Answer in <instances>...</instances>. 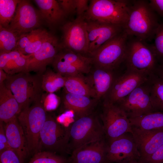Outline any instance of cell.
I'll return each instance as SVG.
<instances>
[{"label": "cell", "instance_id": "1", "mask_svg": "<svg viewBox=\"0 0 163 163\" xmlns=\"http://www.w3.org/2000/svg\"><path fill=\"white\" fill-rule=\"evenodd\" d=\"M128 14V19L123 27L129 36L146 42L154 39L160 21L149 1L131 0Z\"/></svg>", "mask_w": 163, "mask_h": 163}, {"label": "cell", "instance_id": "2", "mask_svg": "<svg viewBox=\"0 0 163 163\" xmlns=\"http://www.w3.org/2000/svg\"><path fill=\"white\" fill-rule=\"evenodd\" d=\"M47 116L39 99L23 110L17 117L25 138L29 155L38 152L40 147V133Z\"/></svg>", "mask_w": 163, "mask_h": 163}, {"label": "cell", "instance_id": "3", "mask_svg": "<svg viewBox=\"0 0 163 163\" xmlns=\"http://www.w3.org/2000/svg\"><path fill=\"white\" fill-rule=\"evenodd\" d=\"M131 0H92L83 17L86 21L123 25L128 18Z\"/></svg>", "mask_w": 163, "mask_h": 163}, {"label": "cell", "instance_id": "4", "mask_svg": "<svg viewBox=\"0 0 163 163\" xmlns=\"http://www.w3.org/2000/svg\"><path fill=\"white\" fill-rule=\"evenodd\" d=\"M125 62L126 68L149 75L155 73L159 64L152 44L129 35Z\"/></svg>", "mask_w": 163, "mask_h": 163}, {"label": "cell", "instance_id": "5", "mask_svg": "<svg viewBox=\"0 0 163 163\" xmlns=\"http://www.w3.org/2000/svg\"><path fill=\"white\" fill-rule=\"evenodd\" d=\"M18 102L21 111L30 103L40 99L41 76L33 75L28 72L8 75L4 82Z\"/></svg>", "mask_w": 163, "mask_h": 163}, {"label": "cell", "instance_id": "6", "mask_svg": "<svg viewBox=\"0 0 163 163\" xmlns=\"http://www.w3.org/2000/svg\"><path fill=\"white\" fill-rule=\"evenodd\" d=\"M68 128L69 148L72 152L103 139L105 136L102 123L93 113L76 119Z\"/></svg>", "mask_w": 163, "mask_h": 163}, {"label": "cell", "instance_id": "7", "mask_svg": "<svg viewBox=\"0 0 163 163\" xmlns=\"http://www.w3.org/2000/svg\"><path fill=\"white\" fill-rule=\"evenodd\" d=\"M128 35L124 29L106 43L90 56L93 65L115 70L125 62Z\"/></svg>", "mask_w": 163, "mask_h": 163}, {"label": "cell", "instance_id": "8", "mask_svg": "<svg viewBox=\"0 0 163 163\" xmlns=\"http://www.w3.org/2000/svg\"><path fill=\"white\" fill-rule=\"evenodd\" d=\"M101 116L105 137L109 142L131 133L132 126L129 119L117 105L104 101Z\"/></svg>", "mask_w": 163, "mask_h": 163}, {"label": "cell", "instance_id": "9", "mask_svg": "<svg viewBox=\"0 0 163 163\" xmlns=\"http://www.w3.org/2000/svg\"><path fill=\"white\" fill-rule=\"evenodd\" d=\"M115 104L123 110L129 118L139 117L154 112L149 78Z\"/></svg>", "mask_w": 163, "mask_h": 163}, {"label": "cell", "instance_id": "10", "mask_svg": "<svg viewBox=\"0 0 163 163\" xmlns=\"http://www.w3.org/2000/svg\"><path fill=\"white\" fill-rule=\"evenodd\" d=\"M40 146L55 153L68 152L69 128H65L54 118L48 116L40 134Z\"/></svg>", "mask_w": 163, "mask_h": 163}, {"label": "cell", "instance_id": "11", "mask_svg": "<svg viewBox=\"0 0 163 163\" xmlns=\"http://www.w3.org/2000/svg\"><path fill=\"white\" fill-rule=\"evenodd\" d=\"M149 75L126 68L123 74L116 77L110 90L104 98V101L117 104L137 87L147 81Z\"/></svg>", "mask_w": 163, "mask_h": 163}, {"label": "cell", "instance_id": "12", "mask_svg": "<svg viewBox=\"0 0 163 163\" xmlns=\"http://www.w3.org/2000/svg\"><path fill=\"white\" fill-rule=\"evenodd\" d=\"M62 30L63 48L82 55L88 54L86 22L83 17L67 22Z\"/></svg>", "mask_w": 163, "mask_h": 163}, {"label": "cell", "instance_id": "13", "mask_svg": "<svg viewBox=\"0 0 163 163\" xmlns=\"http://www.w3.org/2000/svg\"><path fill=\"white\" fill-rule=\"evenodd\" d=\"M140 155L136 143L131 134L126 133L109 142L107 144V162L128 163L139 161Z\"/></svg>", "mask_w": 163, "mask_h": 163}, {"label": "cell", "instance_id": "14", "mask_svg": "<svg viewBox=\"0 0 163 163\" xmlns=\"http://www.w3.org/2000/svg\"><path fill=\"white\" fill-rule=\"evenodd\" d=\"M41 17L38 11L27 0H21L18 4L14 16L8 30L20 37L37 29L40 25Z\"/></svg>", "mask_w": 163, "mask_h": 163}, {"label": "cell", "instance_id": "15", "mask_svg": "<svg viewBox=\"0 0 163 163\" xmlns=\"http://www.w3.org/2000/svg\"><path fill=\"white\" fill-rule=\"evenodd\" d=\"M62 48L57 37L51 34L37 51L28 55V64L25 72L34 71L40 74L43 73L45 72L46 66L52 64Z\"/></svg>", "mask_w": 163, "mask_h": 163}, {"label": "cell", "instance_id": "16", "mask_svg": "<svg viewBox=\"0 0 163 163\" xmlns=\"http://www.w3.org/2000/svg\"><path fill=\"white\" fill-rule=\"evenodd\" d=\"M140 155L139 161L149 158L163 144V128L145 130L132 126L130 133Z\"/></svg>", "mask_w": 163, "mask_h": 163}, {"label": "cell", "instance_id": "17", "mask_svg": "<svg viewBox=\"0 0 163 163\" xmlns=\"http://www.w3.org/2000/svg\"><path fill=\"white\" fill-rule=\"evenodd\" d=\"M85 21L88 40V53L90 56L102 45L124 29L123 25Z\"/></svg>", "mask_w": 163, "mask_h": 163}, {"label": "cell", "instance_id": "18", "mask_svg": "<svg viewBox=\"0 0 163 163\" xmlns=\"http://www.w3.org/2000/svg\"><path fill=\"white\" fill-rule=\"evenodd\" d=\"M107 144L102 139L73 150L69 163H106Z\"/></svg>", "mask_w": 163, "mask_h": 163}, {"label": "cell", "instance_id": "19", "mask_svg": "<svg viewBox=\"0 0 163 163\" xmlns=\"http://www.w3.org/2000/svg\"><path fill=\"white\" fill-rule=\"evenodd\" d=\"M115 71L93 65L88 77L85 78L94 91L97 100L104 98L110 90L117 77Z\"/></svg>", "mask_w": 163, "mask_h": 163}, {"label": "cell", "instance_id": "20", "mask_svg": "<svg viewBox=\"0 0 163 163\" xmlns=\"http://www.w3.org/2000/svg\"><path fill=\"white\" fill-rule=\"evenodd\" d=\"M5 123L4 128L10 148L17 154L24 163L29 155L24 135L17 117Z\"/></svg>", "mask_w": 163, "mask_h": 163}, {"label": "cell", "instance_id": "21", "mask_svg": "<svg viewBox=\"0 0 163 163\" xmlns=\"http://www.w3.org/2000/svg\"><path fill=\"white\" fill-rule=\"evenodd\" d=\"M98 100L96 98L66 92L63 98L65 108L73 111L76 119L93 113Z\"/></svg>", "mask_w": 163, "mask_h": 163}, {"label": "cell", "instance_id": "22", "mask_svg": "<svg viewBox=\"0 0 163 163\" xmlns=\"http://www.w3.org/2000/svg\"><path fill=\"white\" fill-rule=\"evenodd\" d=\"M21 111L12 92L4 82L0 83V121L6 123L17 117Z\"/></svg>", "mask_w": 163, "mask_h": 163}, {"label": "cell", "instance_id": "23", "mask_svg": "<svg viewBox=\"0 0 163 163\" xmlns=\"http://www.w3.org/2000/svg\"><path fill=\"white\" fill-rule=\"evenodd\" d=\"M28 56L15 50L8 53H0V69L8 75L25 72Z\"/></svg>", "mask_w": 163, "mask_h": 163}, {"label": "cell", "instance_id": "24", "mask_svg": "<svg viewBox=\"0 0 163 163\" xmlns=\"http://www.w3.org/2000/svg\"><path fill=\"white\" fill-rule=\"evenodd\" d=\"M41 18L49 24L54 25L62 21L66 17L57 0H35Z\"/></svg>", "mask_w": 163, "mask_h": 163}, {"label": "cell", "instance_id": "25", "mask_svg": "<svg viewBox=\"0 0 163 163\" xmlns=\"http://www.w3.org/2000/svg\"><path fill=\"white\" fill-rule=\"evenodd\" d=\"M65 77L66 92L96 99L94 91L82 75Z\"/></svg>", "mask_w": 163, "mask_h": 163}, {"label": "cell", "instance_id": "26", "mask_svg": "<svg viewBox=\"0 0 163 163\" xmlns=\"http://www.w3.org/2000/svg\"><path fill=\"white\" fill-rule=\"evenodd\" d=\"M129 119L132 126L141 129L152 130L163 128V112H151Z\"/></svg>", "mask_w": 163, "mask_h": 163}, {"label": "cell", "instance_id": "27", "mask_svg": "<svg viewBox=\"0 0 163 163\" xmlns=\"http://www.w3.org/2000/svg\"><path fill=\"white\" fill-rule=\"evenodd\" d=\"M57 54L62 58L78 68L82 73L88 74L93 66L92 59L87 56L62 48Z\"/></svg>", "mask_w": 163, "mask_h": 163}, {"label": "cell", "instance_id": "28", "mask_svg": "<svg viewBox=\"0 0 163 163\" xmlns=\"http://www.w3.org/2000/svg\"><path fill=\"white\" fill-rule=\"evenodd\" d=\"M151 97L155 112H163V82L154 73L150 75Z\"/></svg>", "mask_w": 163, "mask_h": 163}, {"label": "cell", "instance_id": "29", "mask_svg": "<svg viewBox=\"0 0 163 163\" xmlns=\"http://www.w3.org/2000/svg\"><path fill=\"white\" fill-rule=\"evenodd\" d=\"M41 76L42 89L50 93L54 92L64 87L65 77L51 70H48Z\"/></svg>", "mask_w": 163, "mask_h": 163}, {"label": "cell", "instance_id": "30", "mask_svg": "<svg viewBox=\"0 0 163 163\" xmlns=\"http://www.w3.org/2000/svg\"><path fill=\"white\" fill-rule=\"evenodd\" d=\"M21 0H0V25L8 29Z\"/></svg>", "mask_w": 163, "mask_h": 163}, {"label": "cell", "instance_id": "31", "mask_svg": "<svg viewBox=\"0 0 163 163\" xmlns=\"http://www.w3.org/2000/svg\"><path fill=\"white\" fill-rule=\"evenodd\" d=\"M19 38L15 33L0 25V53L15 50Z\"/></svg>", "mask_w": 163, "mask_h": 163}, {"label": "cell", "instance_id": "32", "mask_svg": "<svg viewBox=\"0 0 163 163\" xmlns=\"http://www.w3.org/2000/svg\"><path fill=\"white\" fill-rule=\"evenodd\" d=\"M52 64L56 72L64 77L83 74L78 68L62 58L57 54Z\"/></svg>", "mask_w": 163, "mask_h": 163}, {"label": "cell", "instance_id": "33", "mask_svg": "<svg viewBox=\"0 0 163 163\" xmlns=\"http://www.w3.org/2000/svg\"><path fill=\"white\" fill-rule=\"evenodd\" d=\"M64 157L50 151L38 152L35 153L28 163H67Z\"/></svg>", "mask_w": 163, "mask_h": 163}, {"label": "cell", "instance_id": "34", "mask_svg": "<svg viewBox=\"0 0 163 163\" xmlns=\"http://www.w3.org/2000/svg\"><path fill=\"white\" fill-rule=\"evenodd\" d=\"M51 34L45 29H41L37 35L21 52L25 55L31 54L37 51Z\"/></svg>", "mask_w": 163, "mask_h": 163}, {"label": "cell", "instance_id": "35", "mask_svg": "<svg viewBox=\"0 0 163 163\" xmlns=\"http://www.w3.org/2000/svg\"><path fill=\"white\" fill-rule=\"evenodd\" d=\"M152 44L159 64L163 62V20L160 21Z\"/></svg>", "mask_w": 163, "mask_h": 163}, {"label": "cell", "instance_id": "36", "mask_svg": "<svg viewBox=\"0 0 163 163\" xmlns=\"http://www.w3.org/2000/svg\"><path fill=\"white\" fill-rule=\"evenodd\" d=\"M41 29L38 28L21 36L17 43L15 50L21 53L31 40L37 35Z\"/></svg>", "mask_w": 163, "mask_h": 163}, {"label": "cell", "instance_id": "37", "mask_svg": "<svg viewBox=\"0 0 163 163\" xmlns=\"http://www.w3.org/2000/svg\"><path fill=\"white\" fill-rule=\"evenodd\" d=\"M0 163H22L17 154L11 149L0 152Z\"/></svg>", "mask_w": 163, "mask_h": 163}, {"label": "cell", "instance_id": "38", "mask_svg": "<svg viewBox=\"0 0 163 163\" xmlns=\"http://www.w3.org/2000/svg\"><path fill=\"white\" fill-rule=\"evenodd\" d=\"M66 16L76 13L75 0H57Z\"/></svg>", "mask_w": 163, "mask_h": 163}, {"label": "cell", "instance_id": "39", "mask_svg": "<svg viewBox=\"0 0 163 163\" xmlns=\"http://www.w3.org/2000/svg\"><path fill=\"white\" fill-rule=\"evenodd\" d=\"M142 163H163V144L149 158Z\"/></svg>", "mask_w": 163, "mask_h": 163}, {"label": "cell", "instance_id": "40", "mask_svg": "<svg viewBox=\"0 0 163 163\" xmlns=\"http://www.w3.org/2000/svg\"><path fill=\"white\" fill-rule=\"evenodd\" d=\"M88 2L87 0H75L77 17H83L88 8Z\"/></svg>", "mask_w": 163, "mask_h": 163}, {"label": "cell", "instance_id": "41", "mask_svg": "<svg viewBox=\"0 0 163 163\" xmlns=\"http://www.w3.org/2000/svg\"><path fill=\"white\" fill-rule=\"evenodd\" d=\"M10 149L5 134L3 123L0 121V152Z\"/></svg>", "mask_w": 163, "mask_h": 163}, {"label": "cell", "instance_id": "42", "mask_svg": "<svg viewBox=\"0 0 163 163\" xmlns=\"http://www.w3.org/2000/svg\"><path fill=\"white\" fill-rule=\"evenodd\" d=\"M149 2L157 14L163 18V0H150Z\"/></svg>", "mask_w": 163, "mask_h": 163}, {"label": "cell", "instance_id": "43", "mask_svg": "<svg viewBox=\"0 0 163 163\" xmlns=\"http://www.w3.org/2000/svg\"><path fill=\"white\" fill-rule=\"evenodd\" d=\"M154 74L163 82V62L159 64Z\"/></svg>", "mask_w": 163, "mask_h": 163}, {"label": "cell", "instance_id": "44", "mask_svg": "<svg viewBox=\"0 0 163 163\" xmlns=\"http://www.w3.org/2000/svg\"><path fill=\"white\" fill-rule=\"evenodd\" d=\"M8 74L3 70L0 69V83L4 82Z\"/></svg>", "mask_w": 163, "mask_h": 163}, {"label": "cell", "instance_id": "45", "mask_svg": "<svg viewBox=\"0 0 163 163\" xmlns=\"http://www.w3.org/2000/svg\"><path fill=\"white\" fill-rule=\"evenodd\" d=\"M128 163H142L138 161H134Z\"/></svg>", "mask_w": 163, "mask_h": 163}]
</instances>
